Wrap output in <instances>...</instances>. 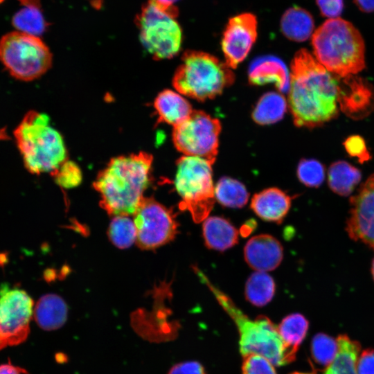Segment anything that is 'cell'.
<instances>
[{
  "label": "cell",
  "instance_id": "6da1fadb",
  "mask_svg": "<svg viewBox=\"0 0 374 374\" xmlns=\"http://www.w3.org/2000/svg\"><path fill=\"white\" fill-rule=\"evenodd\" d=\"M288 105L298 127H314L338 114L339 84L306 49L299 50L291 65Z\"/></svg>",
  "mask_w": 374,
  "mask_h": 374
},
{
  "label": "cell",
  "instance_id": "7a4b0ae2",
  "mask_svg": "<svg viewBox=\"0 0 374 374\" xmlns=\"http://www.w3.org/2000/svg\"><path fill=\"white\" fill-rule=\"evenodd\" d=\"M152 164V155L143 152L111 159L93 183L103 208L114 216L134 215L145 198Z\"/></svg>",
  "mask_w": 374,
  "mask_h": 374
},
{
  "label": "cell",
  "instance_id": "3957f363",
  "mask_svg": "<svg viewBox=\"0 0 374 374\" xmlns=\"http://www.w3.org/2000/svg\"><path fill=\"white\" fill-rule=\"evenodd\" d=\"M193 269L234 321L240 335V351L243 357L258 354L277 366L287 364L295 359L296 355L283 342L278 326L268 317L259 316L250 319L227 294L213 285L197 266H193Z\"/></svg>",
  "mask_w": 374,
  "mask_h": 374
},
{
  "label": "cell",
  "instance_id": "277c9868",
  "mask_svg": "<svg viewBox=\"0 0 374 374\" xmlns=\"http://www.w3.org/2000/svg\"><path fill=\"white\" fill-rule=\"evenodd\" d=\"M312 44L317 60L341 77L365 67V46L359 30L341 18L326 20L313 33Z\"/></svg>",
  "mask_w": 374,
  "mask_h": 374
},
{
  "label": "cell",
  "instance_id": "5b68a950",
  "mask_svg": "<svg viewBox=\"0 0 374 374\" xmlns=\"http://www.w3.org/2000/svg\"><path fill=\"white\" fill-rule=\"evenodd\" d=\"M14 137L25 168L32 174L52 173L66 160L62 136L45 114L26 113L14 130Z\"/></svg>",
  "mask_w": 374,
  "mask_h": 374
},
{
  "label": "cell",
  "instance_id": "8992f818",
  "mask_svg": "<svg viewBox=\"0 0 374 374\" xmlns=\"http://www.w3.org/2000/svg\"><path fill=\"white\" fill-rule=\"evenodd\" d=\"M231 68L216 57L202 51L184 53L172 83L181 94L204 101L222 93L234 81Z\"/></svg>",
  "mask_w": 374,
  "mask_h": 374
},
{
  "label": "cell",
  "instance_id": "52a82bcc",
  "mask_svg": "<svg viewBox=\"0 0 374 374\" xmlns=\"http://www.w3.org/2000/svg\"><path fill=\"white\" fill-rule=\"evenodd\" d=\"M212 164L205 159L186 155L177 162L175 186L181 198L179 208L188 211L196 223L208 217L215 203Z\"/></svg>",
  "mask_w": 374,
  "mask_h": 374
},
{
  "label": "cell",
  "instance_id": "ba28073f",
  "mask_svg": "<svg viewBox=\"0 0 374 374\" xmlns=\"http://www.w3.org/2000/svg\"><path fill=\"white\" fill-rule=\"evenodd\" d=\"M178 9L149 0L136 15L140 39L146 51L157 60L172 58L179 51L182 42L180 26L175 19Z\"/></svg>",
  "mask_w": 374,
  "mask_h": 374
},
{
  "label": "cell",
  "instance_id": "9c48e42d",
  "mask_svg": "<svg viewBox=\"0 0 374 374\" xmlns=\"http://www.w3.org/2000/svg\"><path fill=\"white\" fill-rule=\"evenodd\" d=\"M0 61L15 79L31 81L49 69L52 54L39 37L13 31L0 39Z\"/></svg>",
  "mask_w": 374,
  "mask_h": 374
},
{
  "label": "cell",
  "instance_id": "30bf717a",
  "mask_svg": "<svg viewBox=\"0 0 374 374\" xmlns=\"http://www.w3.org/2000/svg\"><path fill=\"white\" fill-rule=\"evenodd\" d=\"M220 131V122L217 118L202 111H193L186 120L174 127L172 140L184 155L203 158L213 163Z\"/></svg>",
  "mask_w": 374,
  "mask_h": 374
},
{
  "label": "cell",
  "instance_id": "8fae6325",
  "mask_svg": "<svg viewBox=\"0 0 374 374\" xmlns=\"http://www.w3.org/2000/svg\"><path fill=\"white\" fill-rule=\"evenodd\" d=\"M34 303L24 290L0 286V350L24 342L30 332Z\"/></svg>",
  "mask_w": 374,
  "mask_h": 374
},
{
  "label": "cell",
  "instance_id": "7c38bea8",
  "mask_svg": "<svg viewBox=\"0 0 374 374\" xmlns=\"http://www.w3.org/2000/svg\"><path fill=\"white\" fill-rule=\"evenodd\" d=\"M136 243L143 249H154L172 241L178 232L172 211L153 198H144L135 212Z\"/></svg>",
  "mask_w": 374,
  "mask_h": 374
},
{
  "label": "cell",
  "instance_id": "4fadbf2b",
  "mask_svg": "<svg viewBox=\"0 0 374 374\" xmlns=\"http://www.w3.org/2000/svg\"><path fill=\"white\" fill-rule=\"evenodd\" d=\"M350 209L346 221V232L354 241L374 249V174L350 199Z\"/></svg>",
  "mask_w": 374,
  "mask_h": 374
},
{
  "label": "cell",
  "instance_id": "5bb4252c",
  "mask_svg": "<svg viewBox=\"0 0 374 374\" xmlns=\"http://www.w3.org/2000/svg\"><path fill=\"white\" fill-rule=\"evenodd\" d=\"M257 37V20L254 15L242 13L231 18L225 28L222 48L225 63L235 69L249 54Z\"/></svg>",
  "mask_w": 374,
  "mask_h": 374
},
{
  "label": "cell",
  "instance_id": "9a60e30c",
  "mask_svg": "<svg viewBox=\"0 0 374 374\" xmlns=\"http://www.w3.org/2000/svg\"><path fill=\"white\" fill-rule=\"evenodd\" d=\"M247 263L257 271L267 272L275 269L283 258V249L274 237L260 234L250 238L244 248Z\"/></svg>",
  "mask_w": 374,
  "mask_h": 374
},
{
  "label": "cell",
  "instance_id": "2e32d148",
  "mask_svg": "<svg viewBox=\"0 0 374 374\" xmlns=\"http://www.w3.org/2000/svg\"><path fill=\"white\" fill-rule=\"evenodd\" d=\"M292 197L277 188H269L256 193L251 208L261 219L280 223L290 211Z\"/></svg>",
  "mask_w": 374,
  "mask_h": 374
},
{
  "label": "cell",
  "instance_id": "e0dca14e",
  "mask_svg": "<svg viewBox=\"0 0 374 374\" xmlns=\"http://www.w3.org/2000/svg\"><path fill=\"white\" fill-rule=\"evenodd\" d=\"M249 81L253 85L274 82L280 91H287L290 76L281 60L274 56H264L255 60L249 70Z\"/></svg>",
  "mask_w": 374,
  "mask_h": 374
},
{
  "label": "cell",
  "instance_id": "ac0fdd59",
  "mask_svg": "<svg viewBox=\"0 0 374 374\" xmlns=\"http://www.w3.org/2000/svg\"><path fill=\"white\" fill-rule=\"evenodd\" d=\"M203 238L206 246L224 251L238 242V231L226 219L220 216L208 217L203 221Z\"/></svg>",
  "mask_w": 374,
  "mask_h": 374
},
{
  "label": "cell",
  "instance_id": "d6986e66",
  "mask_svg": "<svg viewBox=\"0 0 374 374\" xmlns=\"http://www.w3.org/2000/svg\"><path fill=\"white\" fill-rule=\"evenodd\" d=\"M154 107L159 121L174 127L186 120L193 112L188 100L179 93L170 89L159 93Z\"/></svg>",
  "mask_w": 374,
  "mask_h": 374
},
{
  "label": "cell",
  "instance_id": "ffe728a7",
  "mask_svg": "<svg viewBox=\"0 0 374 374\" xmlns=\"http://www.w3.org/2000/svg\"><path fill=\"white\" fill-rule=\"evenodd\" d=\"M34 317L38 326L43 330H56L66 320L67 306L60 296L46 294L37 302Z\"/></svg>",
  "mask_w": 374,
  "mask_h": 374
},
{
  "label": "cell",
  "instance_id": "44dd1931",
  "mask_svg": "<svg viewBox=\"0 0 374 374\" xmlns=\"http://www.w3.org/2000/svg\"><path fill=\"white\" fill-rule=\"evenodd\" d=\"M314 20L309 12L298 6L287 9L281 17L280 29L283 35L294 42H304L312 35Z\"/></svg>",
  "mask_w": 374,
  "mask_h": 374
},
{
  "label": "cell",
  "instance_id": "7402d4cb",
  "mask_svg": "<svg viewBox=\"0 0 374 374\" xmlns=\"http://www.w3.org/2000/svg\"><path fill=\"white\" fill-rule=\"evenodd\" d=\"M337 341V355L323 374H357L356 363L361 348L359 343L352 340L346 335L338 336Z\"/></svg>",
  "mask_w": 374,
  "mask_h": 374
},
{
  "label": "cell",
  "instance_id": "603a6c76",
  "mask_svg": "<svg viewBox=\"0 0 374 374\" xmlns=\"http://www.w3.org/2000/svg\"><path fill=\"white\" fill-rule=\"evenodd\" d=\"M361 178L360 171L344 161L332 163L328 169V186L332 191L341 196L349 195Z\"/></svg>",
  "mask_w": 374,
  "mask_h": 374
},
{
  "label": "cell",
  "instance_id": "cb8c5ba5",
  "mask_svg": "<svg viewBox=\"0 0 374 374\" xmlns=\"http://www.w3.org/2000/svg\"><path fill=\"white\" fill-rule=\"evenodd\" d=\"M345 83L348 86L342 90L339 86V99L341 109L351 116L357 113L364 112L363 107L370 105L368 102L371 98L369 88L362 80L355 78H348L345 80Z\"/></svg>",
  "mask_w": 374,
  "mask_h": 374
},
{
  "label": "cell",
  "instance_id": "d4e9b609",
  "mask_svg": "<svg viewBox=\"0 0 374 374\" xmlns=\"http://www.w3.org/2000/svg\"><path fill=\"white\" fill-rule=\"evenodd\" d=\"M286 109L287 102L283 95L268 92L258 101L252 112V118L259 125H269L280 121Z\"/></svg>",
  "mask_w": 374,
  "mask_h": 374
},
{
  "label": "cell",
  "instance_id": "484cf974",
  "mask_svg": "<svg viewBox=\"0 0 374 374\" xmlns=\"http://www.w3.org/2000/svg\"><path fill=\"white\" fill-rule=\"evenodd\" d=\"M276 290L273 278L263 271H256L247 279L245 285L247 300L255 306L262 307L272 299Z\"/></svg>",
  "mask_w": 374,
  "mask_h": 374
},
{
  "label": "cell",
  "instance_id": "4316f807",
  "mask_svg": "<svg viewBox=\"0 0 374 374\" xmlns=\"http://www.w3.org/2000/svg\"><path fill=\"white\" fill-rule=\"evenodd\" d=\"M215 197L224 206L242 208L247 203L249 194L240 181L229 177H223L215 186Z\"/></svg>",
  "mask_w": 374,
  "mask_h": 374
},
{
  "label": "cell",
  "instance_id": "83f0119b",
  "mask_svg": "<svg viewBox=\"0 0 374 374\" xmlns=\"http://www.w3.org/2000/svg\"><path fill=\"white\" fill-rule=\"evenodd\" d=\"M308 326L306 318L299 313L287 316L278 326L283 342L295 355L306 335Z\"/></svg>",
  "mask_w": 374,
  "mask_h": 374
},
{
  "label": "cell",
  "instance_id": "f1b7e54d",
  "mask_svg": "<svg viewBox=\"0 0 374 374\" xmlns=\"http://www.w3.org/2000/svg\"><path fill=\"white\" fill-rule=\"evenodd\" d=\"M12 24L18 31L37 37L47 28L41 6H24L13 16Z\"/></svg>",
  "mask_w": 374,
  "mask_h": 374
},
{
  "label": "cell",
  "instance_id": "f546056e",
  "mask_svg": "<svg viewBox=\"0 0 374 374\" xmlns=\"http://www.w3.org/2000/svg\"><path fill=\"white\" fill-rule=\"evenodd\" d=\"M108 236L117 247L125 249L136 240V230L134 220L128 215H116L108 228Z\"/></svg>",
  "mask_w": 374,
  "mask_h": 374
},
{
  "label": "cell",
  "instance_id": "4dcf8cb0",
  "mask_svg": "<svg viewBox=\"0 0 374 374\" xmlns=\"http://www.w3.org/2000/svg\"><path fill=\"white\" fill-rule=\"evenodd\" d=\"M337 339L318 333L312 339L311 352L313 359L318 364L327 368L334 361L337 353Z\"/></svg>",
  "mask_w": 374,
  "mask_h": 374
},
{
  "label": "cell",
  "instance_id": "1f68e13d",
  "mask_svg": "<svg viewBox=\"0 0 374 374\" xmlns=\"http://www.w3.org/2000/svg\"><path fill=\"white\" fill-rule=\"evenodd\" d=\"M297 177L306 186L317 188L321 185L325 178L323 166L315 159H302L297 167Z\"/></svg>",
  "mask_w": 374,
  "mask_h": 374
},
{
  "label": "cell",
  "instance_id": "d6a6232c",
  "mask_svg": "<svg viewBox=\"0 0 374 374\" xmlns=\"http://www.w3.org/2000/svg\"><path fill=\"white\" fill-rule=\"evenodd\" d=\"M57 184L64 188H71L78 186L82 180L80 168L73 161L66 160L51 173Z\"/></svg>",
  "mask_w": 374,
  "mask_h": 374
},
{
  "label": "cell",
  "instance_id": "836d02e7",
  "mask_svg": "<svg viewBox=\"0 0 374 374\" xmlns=\"http://www.w3.org/2000/svg\"><path fill=\"white\" fill-rule=\"evenodd\" d=\"M243 357L242 374H277L274 365L262 355L249 354Z\"/></svg>",
  "mask_w": 374,
  "mask_h": 374
},
{
  "label": "cell",
  "instance_id": "e575fe53",
  "mask_svg": "<svg viewBox=\"0 0 374 374\" xmlns=\"http://www.w3.org/2000/svg\"><path fill=\"white\" fill-rule=\"evenodd\" d=\"M344 146L348 153L350 156L357 157L361 163L371 158L365 142L359 136H352L348 138L344 142Z\"/></svg>",
  "mask_w": 374,
  "mask_h": 374
},
{
  "label": "cell",
  "instance_id": "d590c367",
  "mask_svg": "<svg viewBox=\"0 0 374 374\" xmlns=\"http://www.w3.org/2000/svg\"><path fill=\"white\" fill-rule=\"evenodd\" d=\"M357 374H374V350L367 348L359 353L357 363Z\"/></svg>",
  "mask_w": 374,
  "mask_h": 374
},
{
  "label": "cell",
  "instance_id": "8d00e7d4",
  "mask_svg": "<svg viewBox=\"0 0 374 374\" xmlns=\"http://www.w3.org/2000/svg\"><path fill=\"white\" fill-rule=\"evenodd\" d=\"M321 14L330 19L337 18L343 10V0H317Z\"/></svg>",
  "mask_w": 374,
  "mask_h": 374
},
{
  "label": "cell",
  "instance_id": "74e56055",
  "mask_svg": "<svg viewBox=\"0 0 374 374\" xmlns=\"http://www.w3.org/2000/svg\"><path fill=\"white\" fill-rule=\"evenodd\" d=\"M168 374H206V373L201 364L190 361L175 365Z\"/></svg>",
  "mask_w": 374,
  "mask_h": 374
},
{
  "label": "cell",
  "instance_id": "f35d334b",
  "mask_svg": "<svg viewBox=\"0 0 374 374\" xmlns=\"http://www.w3.org/2000/svg\"><path fill=\"white\" fill-rule=\"evenodd\" d=\"M0 374H28V373L24 368L9 362L0 365Z\"/></svg>",
  "mask_w": 374,
  "mask_h": 374
},
{
  "label": "cell",
  "instance_id": "ab89813d",
  "mask_svg": "<svg viewBox=\"0 0 374 374\" xmlns=\"http://www.w3.org/2000/svg\"><path fill=\"white\" fill-rule=\"evenodd\" d=\"M357 7L365 12L374 11V0H354Z\"/></svg>",
  "mask_w": 374,
  "mask_h": 374
},
{
  "label": "cell",
  "instance_id": "60d3db41",
  "mask_svg": "<svg viewBox=\"0 0 374 374\" xmlns=\"http://www.w3.org/2000/svg\"><path fill=\"white\" fill-rule=\"evenodd\" d=\"M24 6H41L39 0H17Z\"/></svg>",
  "mask_w": 374,
  "mask_h": 374
},
{
  "label": "cell",
  "instance_id": "b9f144b4",
  "mask_svg": "<svg viewBox=\"0 0 374 374\" xmlns=\"http://www.w3.org/2000/svg\"><path fill=\"white\" fill-rule=\"evenodd\" d=\"M156 3L163 6H174L173 3L178 0H153Z\"/></svg>",
  "mask_w": 374,
  "mask_h": 374
},
{
  "label": "cell",
  "instance_id": "7bdbcfd3",
  "mask_svg": "<svg viewBox=\"0 0 374 374\" xmlns=\"http://www.w3.org/2000/svg\"><path fill=\"white\" fill-rule=\"evenodd\" d=\"M371 274L374 280V258L373 259L372 264H371Z\"/></svg>",
  "mask_w": 374,
  "mask_h": 374
},
{
  "label": "cell",
  "instance_id": "ee69618b",
  "mask_svg": "<svg viewBox=\"0 0 374 374\" xmlns=\"http://www.w3.org/2000/svg\"><path fill=\"white\" fill-rule=\"evenodd\" d=\"M292 374H317L316 372H311V373H299V372H296V373H292Z\"/></svg>",
  "mask_w": 374,
  "mask_h": 374
},
{
  "label": "cell",
  "instance_id": "f6af8a7d",
  "mask_svg": "<svg viewBox=\"0 0 374 374\" xmlns=\"http://www.w3.org/2000/svg\"><path fill=\"white\" fill-rule=\"evenodd\" d=\"M4 0H0V3H1Z\"/></svg>",
  "mask_w": 374,
  "mask_h": 374
}]
</instances>
